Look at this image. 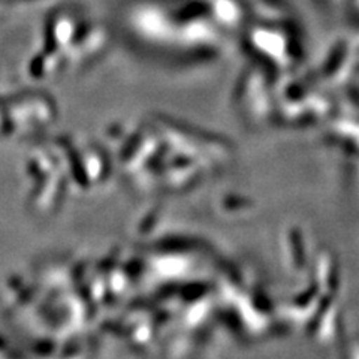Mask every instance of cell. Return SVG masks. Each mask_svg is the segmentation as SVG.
Returning <instances> with one entry per match:
<instances>
[]
</instances>
